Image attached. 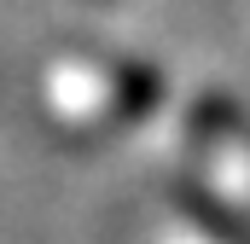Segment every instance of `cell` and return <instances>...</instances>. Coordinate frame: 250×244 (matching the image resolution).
Instances as JSON below:
<instances>
[{
  "instance_id": "cell-1",
  "label": "cell",
  "mask_w": 250,
  "mask_h": 244,
  "mask_svg": "<svg viewBox=\"0 0 250 244\" xmlns=\"http://www.w3.org/2000/svg\"><path fill=\"white\" fill-rule=\"evenodd\" d=\"M175 209H181V215H187L209 244H250V215H239L233 203H221L209 186L175 181Z\"/></svg>"
}]
</instances>
